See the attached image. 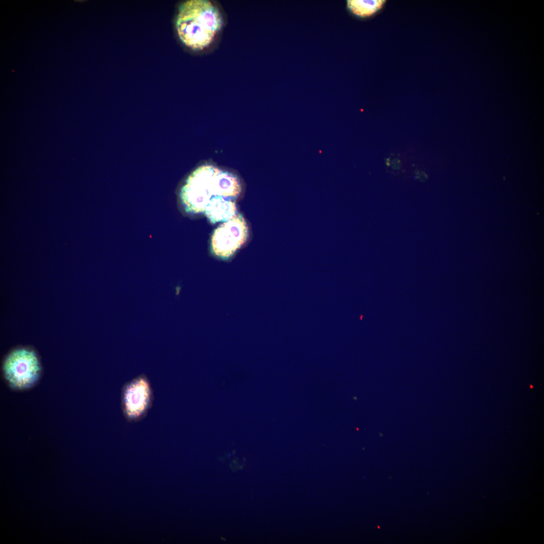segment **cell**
<instances>
[{"instance_id":"cell-7","label":"cell","mask_w":544,"mask_h":544,"mask_svg":"<svg viewBox=\"0 0 544 544\" xmlns=\"http://www.w3.org/2000/svg\"><path fill=\"white\" fill-rule=\"evenodd\" d=\"M385 2L384 0H349L347 1V6L354 15L366 17L380 10Z\"/></svg>"},{"instance_id":"cell-2","label":"cell","mask_w":544,"mask_h":544,"mask_svg":"<svg viewBox=\"0 0 544 544\" xmlns=\"http://www.w3.org/2000/svg\"><path fill=\"white\" fill-rule=\"evenodd\" d=\"M221 171L213 165L207 164L191 173L180 192L181 199L187 212L203 213L212 196H221Z\"/></svg>"},{"instance_id":"cell-6","label":"cell","mask_w":544,"mask_h":544,"mask_svg":"<svg viewBox=\"0 0 544 544\" xmlns=\"http://www.w3.org/2000/svg\"><path fill=\"white\" fill-rule=\"evenodd\" d=\"M204 213L213 224L224 222L237 214V207L232 199L220 195L213 196L206 206Z\"/></svg>"},{"instance_id":"cell-8","label":"cell","mask_w":544,"mask_h":544,"mask_svg":"<svg viewBox=\"0 0 544 544\" xmlns=\"http://www.w3.org/2000/svg\"><path fill=\"white\" fill-rule=\"evenodd\" d=\"M392 168L394 169H399L400 167V161L396 158H394L391 162Z\"/></svg>"},{"instance_id":"cell-1","label":"cell","mask_w":544,"mask_h":544,"mask_svg":"<svg viewBox=\"0 0 544 544\" xmlns=\"http://www.w3.org/2000/svg\"><path fill=\"white\" fill-rule=\"evenodd\" d=\"M223 25L218 9L207 0H189L181 4L176 28L181 42L193 50L209 46Z\"/></svg>"},{"instance_id":"cell-5","label":"cell","mask_w":544,"mask_h":544,"mask_svg":"<svg viewBox=\"0 0 544 544\" xmlns=\"http://www.w3.org/2000/svg\"><path fill=\"white\" fill-rule=\"evenodd\" d=\"M153 400L152 388L147 377L141 375L126 383L121 394V405L126 420L136 422L143 419Z\"/></svg>"},{"instance_id":"cell-4","label":"cell","mask_w":544,"mask_h":544,"mask_svg":"<svg viewBox=\"0 0 544 544\" xmlns=\"http://www.w3.org/2000/svg\"><path fill=\"white\" fill-rule=\"evenodd\" d=\"M248 235L245 220L242 215L237 214L214 230L211 240V251L218 258L228 259L245 244Z\"/></svg>"},{"instance_id":"cell-9","label":"cell","mask_w":544,"mask_h":544,"mask_svg":"<svg viewBox=\"0 0 544 544\" xmlns=\"http://www.w3.org/2000/svg\"><path fill=\"white\" fill-rule=\"evenodd\" d=\"M385 160H386V162H385L386 164L387 165V166H389L390 165L389 159H386Z\"/></svg>"},{"instance_id":"cell-3","label":"cell","mask_w":544,"mask_h":544,"mask_svg":"<svg viewBox=\"0 0 544 544\" xmlns=\"http://www.w3.org/2000/svg\"><path fill=\"white\" fill-rule=\"evenodd\" d=\"M40 370L35 353L26 348L12 351L3 364L4 377L14 389H24L34 385L39 378Z\"/></svg>"}]
</instances>
